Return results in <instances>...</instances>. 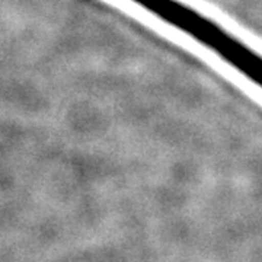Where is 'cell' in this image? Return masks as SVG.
<instances>
[{"mask_svg": "<svg viewBox=\"0 0 262 262\" xmlns=\"http://www.w3.org/2000/svg\"><path fill=\"white\" fill-rule=\"evenodd\" d=\"M166 25L211 50L262 89V56L213 19L181 0H130Z\"/></svg>", "mask_w": 262, "mask_h": 262, "instance_id": "cell-1", "label": "cell"}]
</instances>
